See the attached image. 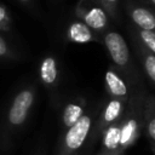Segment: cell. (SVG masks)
Returning <instances> with one entry per match:
<instances>
[{
    "mask_svg": "<svg viewBox=\"0 0 155 155\" xmlns=\"http://www.w3.org/2000/svg\"><path fill=\"white\" fill-rule=\"evenodd\" d=\"M36 102V87L31 84L18 88L0 117V155H8L23 132Z\"/></svg>",
    "mask_w": 155,
    "mask_h": 155,
    "instance_id": "6da1fadb",
    "label": "cell"
},
{
    "mask_svg": "<svg viewBox=\"0 0 155 155\" xmlns=\"http://www.w3.org/2000/svg\"><path fill=\"white\" fill-rule=\"evenodd\" d=\"M99 108L101 107L87 109L75 125L61 132L53 155H82L84 150H90L91 132Z\"/></svg>",
    "mask_w": 155,
    "mask_h": 155,
    "instance_id": "3957f363",
    "label": "cell"
},
{
    "mask_svg": "<svg viewBox=\"0 0 155 155\" xmlns=\"http://www.w3.org/2000/svg\"><path fill=\"white\" fill-rule=\"evenodd\" d=\"M126 13L133 27L144 30H155V11L149 7L127 1Z\"/></svg>",
    "mask_w": 155,
    "mask_h": 155,
    "instance_id": "9c48e42d",
    "label": "cell"
},
{
    "mask_svg": "<svg viewBox=\"0 0 155 155\" xmlns=\"http://www.w3.org/2000/svg\"><path fill=\"white\" fill-rule=\"evenodd\" d=\"M12 28V18L6 6L0 5V31H10Z\"/></svg>",
    "mask_w": 155,
    "mask_h": 155,
    "instance_id": "e0dca14e",
    "label": "cell"
},
{
    "mask_svg": "<svg viewBox=\"0 0 155 155\" xmlns=\"http://www.w3.org/2000/svg\"><path fill=\"white\" fill-rule=\"evenodd\" d=\"M150 149H151V151H153V154L155 155V145H153V144H150Z\"/></svg>",
    "mask_w": 155,
    "mask_h": 155,
    "instance_id": "44dd1931",
    "label": "cell"
},
{
    "mask_svg": "<svg viewBox=\"0 0 155 155\" xmlns=\"http://www.w3.org/2000/svg\"><path fill=\"white\" fill-rule=\"evenodd\" d=\"M126 103L127 101L109 97V99L102 104L92 127L91 138H90V149L94 145L97 140H99L103 131L107 127L121 120L126 108Z\"/></svg>",
    "mask_w": 155,
    "mask_h": 155,
    "instance_id": "5b68a950",
    "label": "cell"
},
{
    "mask_svg": "<svg viewBox=\"0 0 155 155\" xmlns=\"http://www.w3.org/2000/svg\"><path fill=\"white\" fill-rule=\"evenodd\" d=\"M104 85L110 98L127 101L131 93L130 81L114 67H109L104 74Z\"/></svg>",
    "mask_w": 155,
    "mask_h": 155,
    "instance_id": "52a82bcc",
    "label": "cell"
},
{
    "mask_svg": "<svg viewBox=\"0 0 155 155\" xmlns=\"http://www.w3.org/2000/svg\"><path fill=\"white\" fill-rule=\"evenodd\" d=\"M97 155H124L121 153H110V151H104V150H99V153Z\"/></svg>",
    "mask_w": 155,
    "mask_h": 155,
    "instance_id": "d6986e66",
    "label": "cell"
},
{
    "mask_svg": "<svg viewBox=\"0 0 155 155\" xmlns=\"http://www.w3.org/2000/svg\"><path fill=\"white\" fill-rule=\"evenodd\" d=\"M103 44L113 62V67L119 70L128 81L139 75V71L134 69L132 64L128 45L120 33L115 30H107L103 34Z\"/></svg>",
    "mask_w": 155,
    "mask_h": 155,
    "instance_id": "277c9868",
    "label": "cell"
},
{
    "mask_svg": "<svg viewBox=\"0 0 155 155\" xmlns=\"http://www.w3.org/2000/svg\"><path fill=\"white\" fill-rule=\"evenodd\" d=\"M97 35L98 34H96L81 21H75L70 23V25L67 29L68 40L75 44H87V42L98 41Z\"/></svg>",
    "mask_w": 155,
    "mask_h": 155,
    "instance_id": "4fadbf2b",
    "label": "cell"
},
{
    "mask_svg": "<svg viewBox=\"0 0 155 155\" xmlns=\"http://www.w3.org/2000/svg\"><path fill=\"white\" fill-rule=\"evenodd\" d=\"M149 1H150V2H151L154 6H155V0H149Z\"/></svg>",
    "mask_w": 155,
    "mask_h": 155,
    "instance_id": "7402d4cb",
    "label": "cell"
},
{
    "mask_svg": "<svg viewBox=\"0 0 155 155\" xmlns=\"http://www.w3.org/2000/svg\"><path fill=\"white\" fill-rule=\"evenodd\" d=\"M16 57V52L10 46L8 41L0 34V58H11L13 59Z\"/></svg>",
    "mask_w": 155,
    "mask_h": 155,
    "instance_id": "ac0fdd59",
    "label": "cell"
},
{
    "mask_svg": "<svg viewBox=\"0 0 155 155\" xmlns=\"http://www.w3.org/2000/svg\"><path fill=\"white\" fill-rule=\"evenodd\" d=\"M19 2H22V4H30L33 0H18Z\"/></svg>",
    "mask_w": 155,
    "mask_h": 155,
    "instance_id": "ffe728a7",
    "label": "cell"
},
{
    "mask_svg": "<svg viewBox=\"0 0 155 155\" xmlns=\"http://www.w3.org/2000/svg\"><path fill=\"white\" fill-rule=\"evenodd\" d=\"M39 155H44V154H41V153H40V154H39Z\"/></svg>",
    "mask_w": 155,
    "mask_h": 155,
    "instance_id": "603a6c76",
    "label": "cell"
},
{
    "mask_svg": "<svg viewBox=\"0 0 155 155\" xmlns=\"http://www.w3.org/2000/svg\"><path fill=\"white\" fill-rule=\"evenodd\" d=\"M75 16L96 34H104L109 25V15L94 0H79Z\"/></svg>",
    "mask_w": 155,
    "mask_h": 155,
    "instance_id": "8992f818",
    "label": "cell"
},
{
    "mask_svg": "<svg viewBox=\"0 0 155 155\" xmlns=\"http://www.w3.org/2000/svg\"><path fill=\"white\" fill-rule=\"evenodd\" d=\"M131 41L133 44L136 54L138 56V59L143 67L144 75L147 76L148 81L155 87V54L145 48L133 35H131Z\"/></svg>",
    "mask_w": 155,
    "mask_h": 155,
    "instance_id": "8fae6325",
    "label": "cell"
},
{
    "mask_svg": "<svg viewBox=\"0 0 155 155\" xmlns=\"http://www.w3.org/2000/svg\"><path fill=\"white\" fill-rule=\"evenodd\" d=\"M131 93L121 117V148L126 151L132 147L143 133L144 104L148 90L143 84L140 74L130 81Z\"/></svg>",
    "mask_w": 155,
    "mask_h": 155,
    "instance_id": "7a4b0ae2",
    "label": "cell"
},
{
    "mask_svg": "<svg viewBox=\"0 0 155 155\" xmlns=\"http://www.w3.org/2000/svg\"><path fill=\"white\" fill-rule=\"evenodd\" d=\"M128 29L131 35H133L145 48L155 54V30H144L133 25H131Z\"/></svg>",
    "mask_w": 155,
    "mask_h": 155,
    "instance_id": "9a60e30c",
    "label": "cell"
},
{
    "mask_svg": "<svg viewBox=\"0 0 155 155\" xmlns=\"http://www.w3.org/2000/svg\"><path fill=\"white\" fill-rule=\"evenodd\" d=\"M97 1L105 11L107 13L113 17L115 21L119 19V1L120 0H94Z\"/></svg>",
    "mask_w": 155,
    "mask_h": 155,
    "instance_id": "2e32d148",
    "label": "cell"
},
{
    "mask_svg": "<svg viewBox=\"0 0 155 155\" xmlns=\"http://www.w3.org/2000/svg\"><path fill=\"white\" fill-rule=\"evenodd\" d=\"M61 73L57 58L53 54L44 56L39 64V79L41 84L50 91L54 92L61 80Z\"/></svg>",
    "mask_w": 155,
    "mask_h": 155,
    "instance_id": "ba28073f",
    "label": "cell"
},
{
    "mask_svg": "<svg viewBox=\"0 0 155 155\" xmlns=\"http://www.w3.org/2000/svg\"><path fill=\"white\" fill-rule=\"evenodd\" d=\"M120 121L110 125L109 127H107L103 131V133L99 138L101 150L125 154V151L121 148V122Z\"/></svg>",
    "mask_w": 155,
    "mask_h": 155,
    "instance_id": "7c38bea8",
    "label": "cell"
},
{
    "mask_svg": "<svg viewBox=\"0 0 155 155\" xmlns=\"http://www.w3.org/2000/svg\"><path fill=\"white\" fill-rule=\"evenodd\" d=\"M87 102L84 98H74L64 104L59 115L61 132H64L73 125H75L86 113Z\"/></svg>",
    "mask_w": 155,
    "mask_h": 155,
    "instance_id": "30bf717a",
    "label": "cell"
},
{
    "mask_svg": "<svg viewBox=\"0 0 155 155\" xmlns=\"http://www.w3.org/2000/svg\"><path fill=\"white\" fill-rule=\"evenodd\" d=\"M143 132L150 144L155 145V94L149 93L144 104V125Z\"/></svg>",
    "mask_w": 155,
    "mask_h": 155,
    "instance_id": "5bb4252c",
    "label": "cell"
}]
</instances>
